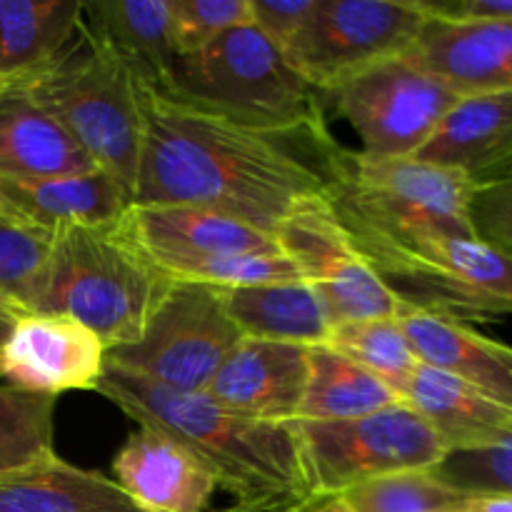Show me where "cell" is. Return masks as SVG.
<instances>
[{
  "label": "cell",
  "mask_w": 512,
  "mask_h": 512,
  "mask_svg": "<svg viewBox=\"0 0 512 512\" xmlns=\"http://www.w3.org/2000/svg\"><path fill=\"white\" fill-rule=\"evenodd\" d=\"M425 20L420 0H318L283 55L325 95L375 63L408 53Z\"/></svg>",
  "instance_id": "10"
},
{
  "label": "cell",
  "mask_w": 512,
  "mask_h": 512,
  "mask_svg": "<svg viewBox=\"0 0 512 512\" xmlns=\"http://www.w3.org/2000/svg\"><path fill=\"white\" fill-rule=\"evenodd\" d=\"M433 473L468 495H512V425L478 448L450 450Z\"/></svg>",
  "instance_id": "32"
},
{
  "label": "cell",
  "mask_w": 512,
  "mask_h": 512,
  "mask_svg": "<svg viewBox=\"0 0 512 512\" xmlns=\"http://www.w3.org/2000/svg\"><path fill=\"white\" fill-rule=\"evenodd\" d=\"M318 0H248L250 23L285 53Z\"/></svg>",
  "instance_id": "35"
},
{
  "label": "cell",
  "mask_w": 512,
  "mask_h": 512,
  "mask_svg": "<svg viewBox=\"0 0 512 512\" xmlns=\"http://www.w3.org/2000/svg\"><path fill=\"white\" fill-rule=\"evenodd\" d=\"M220 295L243 338L310 348L325 345L333 333L328 310L303 280L255 288H220Z\"/></svg>",
  "instance_id": "25"
},
{
  "label": "cell",
  "mask_w": 512,
  "mask_h": 512,
  "mask_svg": "<svg viewBox=\"0 0 512 512\" xmlns=\"http://www.w3.org/2000/svg\"><path fill=\"white\" fill-rule=\"evenodd\" d=\"M408 58L458 95L510 90L512 23L428 15Z\"/></svg>",
  "instance_id": "18"
},
{
  "label": "cell",
  "mask_w": 512,
  "mask_h": 512,
  "mask_svg": "<svg viewBox=\"0 0 512 512\" xmlns=\"http://www.w3.org/2000/svg\"><path fill=\"white\" fill-rule=\"evenodd\" d=\"M108 348L103 340L63 315L28 313L13 320L0 345V380L25 393L55 395L98 388Z\"/></svg>",
  "instance_id": "14"
},
{
  "label": "cell",
  "mask_w": 512,
  "mask_h": 512,
  "mask_svg": "<svg viewBox=\"0 0 512 512\" xmlns=\"http://www.w3.org/2000/svg\"><path fill=\"white\" fill-rule=\"evenodd\" d=\"M118 223L55 230L35 305V313L85 325L108 350L135 343L173 285Z\"/></svg>",
  "instance_id": "3"
},
{
  "label": "cell",
  "mask_w": 512,
  "mask_h": 512,
  "mask_svg": "<svg viewBox=\"0 0 512 512\" xmlns=\"http://www.w3.org/2000/svg\"><path fill=\"white\" fill-rule=\"evenodd\" d=\"M55 398L0 383V475L55 455Z\"/></svg>",
  "instance_id": "29"
},
{
  "label": "cell",
  "mask_w": 512,
  "mask_h": 512,
  "mask_svg": "<svg viewBox=\"0 0 512 512\" xmlns=\"http://www.w3.org/2000/svg\"><path fill=\"white\" fill-rule=\"evenodd\" d=\"M130 205L128 190L100 170L48 178L0 175V218L45 238L65 225L118 223Z\"/></svg>",
  "instance_id": "17"
},
{
  "label": "cell",
  "mask_w": 512,
  "mask_h": 512,
  "mask_svg": "<svg viewBox=\"0 0 512 512\" xmlns=\"http://www.w3.org/2000/svg\"><path fill=\"white\" fill-rule=\"evenodd\" d=\"M400 400L443 438L448 453L485 445L512 425V410L423 363L400 388Z\"/></svg>",
  "instance_id": "23"
},
{
  "label": "cell",
  "mask_w": 512,
  "mask_h": 512,
  "mask_svg": "<svg viewBox=\"0 0 512 512\" xmlns=\"http://www.w3.org/2000/svg\"><path fill=\"white\" fill-rule=\"evenodd\" d=\"M83 0H0V73L25 75L58 60L83 30Z\"/></svg>",
  "instance_id": "26"
},
{
  "label": "cell",
  "mask_w": 512,
  "mask_h": 512,
  "mask_svg": "<svg viewBox=\"0 0 512 512\" xmlns=\"http://www.w3.org/2000/svg\"><path fill=\"white\" fill-rule=\"evenodd\" d=\"M473 190V180L455 170L415 158H373L340 145L323 198L345 228L380 238H478L470 220Z\"/></svg>",
  "instance_id": "6"
},
{
  "label": "cell",
  "mask_w": 512,
  "mask_h": 512,
  "mask_svg": "<svg viewBox=\"0 0 512 512\" xmlns=\"http://www.w3.org/2000/svg\"><path fill=\"white\" fill-rule=\"evenodd\" d=\"M273 238L300 280L315 290L333 325L398 318L400 300L365 263L323 195L290 210Z\"/></svg>",
  "instance_id": "12"
},
{
  "label": "cell",
  "mask_w": 512,
  "mask_h": 512,
  "mask_svg": "<svg viewBox=\"0 0 512 512\" xmlns=\"http://www.w3.org/2000/svg\"><path fill=\"white\" fill-rule=\"evenodd\" d=\"M95 393L138 428L158 430L195 455L243 512H295L308 503L293 428L243 418L205 393H173L105 363Z\"/></svg>",
  "instance_id": "2"
},
{
  "label": "cell",
  "mask_w": 512,
  "mask_h": 512,
  "mask_svg": "<svg viewBox=\"0 0 512 512\" xmlns=\"http://www.w3.org/2000/svg\"><path fill=\"white\" fill-rule=\"evenodd\" d=\"M118 225L155 268L185 283L235 255L278 250L273 235L198 205H130Z\"/></svg>",
  "instance_id": "13"
},
{
  "label": "cell",
  "mask_w": 512,
  "mask_h": 512,
  "mask_svg": "<svg viewBox=\"0 0 512 512\" xmlns=\"http://www.w3.org/2000/svg\"><path fill=\"white\" fill-rule=\"evenodd\" d=\"M400 395L385 380L365 370L355 360L345 358L330 345L308 348V380L298 420L310 423H343L365 418L393 405Z\"/></svg>",
  "instance_id": "27"
},
{
  "label": "cell",
  "mask_w": 512,
  "mask_h": 512,
  "mask_svg": "<svg viewBox=\"0 0 512 512\" xmlns=\"http://www.w3.org/2000/svg\"><path fill=\"white\" fill-rule=\"evenodd\" d=\"M423 365L473 385L485 398L512 410V348L450 315L400 305L395 318Z\"/></svg>",
  "instance_id": "20"
},
{
  "label": "cell",
  "mask_w": 512,
  "mask_h": 512,
  "mask_svg": "<svg viewBox=\"0 0 512 512\" xmlns=\"http://www.w3.org/2000/svg\"><path fill=\"white\" fill-rule=\"evenodd\" d=\"M305 380V345L243 338L210 380L205 395L243 418L288 425L298 420Z\"/></svg>",
  "instance_id": "15"
},
{
  "label": "cell",
  "mask_w": 512,
  "mask_h": 512,
  "mask_svg": "<svg viewBox=\"0 0 512 512\" xmlns=\"http://www.w3.org/2000/svg\"><path fill=\"white\" fill-rule=\"evenodd\" d=\"M468 512H512V495H473Z\"/></svg>",
  "instance_id": "37"
},
{
  "label": "cell",
  "mask_w": 512,
  "mask_h": 512,
  "mask_svg": "<svg viewBox=\"0 0 512 512\" xmlns=\"http://www.w3.org/2000/svg\"><path fill=\"white\" fill-rule=\"evenodd\" d=\"M240 343L220 288L173 280L143 335L110 348L105 363L173 393H205Z\"/></svg>",
  "instance_id": "9"
},
{
  "label": "cell",
  "mask_w": 512,
  "mask_h": 512,
  "mask_svg": "<svg viewBox=\"0 0 512 512\" xmlns=\"http://www.w3.org/2000/svg\"><path fill=\"white\" fill-rule=\"evenodd\" d=\"M470 220L480 240L512 253V170L475 185Z\"/></svg>",
  "instance_id": "34"
},
{
  "label": "cell",
  "mask_w": 512,
  "mask_h": 512,
  "mask_svg": "<svg viewBox=\"0 0 512 512\" xmlns=\"http://www.w3.org/2000/svg\"><path fill=\"white\" fill-rule=\"evenodd\" d=\"M10 328H13V318H8V315L0 313V345H3L5 338H8Z\"/></svg>",
  "instance_id": "39"
},
{
  "label": "cell",
  "mask_w": 512,
  "mask_h": 512,
  "mask_svg": "<svg viewBox=\"0 0 512 512\" xmlns=\"http://www.w3.org/2000/svg\"><path fill=\"white\" fill-rule=\"evenodd\" d=\"M163 93L220 118L263 130L325 125L323 95L253 23L228 30L193 55H180Z\"/></svg>",
  "instance_id": "5"
},
{
  "label": "cell",
  "mask_w": 512,
  "mask_h": 512,
  "mask_svg": "<svg viewBox=\"0 0 512 512\" xmlns=\"http://www.w3.org/2000/svg\"><path fill=\"white\" fill-rule=\"evenodd\" d=\"M460 95L408 53L375 63L323 95L373 158H413Z\"/></svg>",
  "instance_id": "11"
},
{
  "label": "cell",
  "mask_w": 512,
  "mask_h": 512,
  "mask_svg": "<svg viewBox=\"0 0 512 512\" xmlns=\"http://www.w3.org/2000/svg\"><path fill=\"white\" fill-rule=\"evenodd\" d=\"M83 18L138 83L150 88L168 83L178 60L170 35V0H88Z\"/></svg>",
  "instance_id": "22"
},
{
  "label": "cell",
  "mask_w": 512,
  "mask_h": 512,
  "mask_svg": "<svg viewBox=\"0 0 512 512\" xmlns=\"http://www.w3.org/2000/svg\"><path fill=\"white\" fill-rule=\"evenodd\" d=\"M290 428L313 498L403 470H433L448 455L443 438L405 403L343 423L293 420Z\"/></svg>",
  "instance_id": "8"
},
{
  "label": "cell",
  "mask_w": 512,
  "mask_h": 512,
  "mask_svg": "<svg viewBox=\"0 0 512 512\" xmlns=\"http://www.w3.org/2000/svg\"><path fill=\"white\" fill-rule=\"evenodd\" d=\"M50 118L83 150L95 170L133 198L143 148L140 85L128 65L88 30L45 68L23 75Z\"/></svg>",
  "instance_id": "4"
},
{
  "label": "cell",
  "mask_w": 512,
  "mask_h": 512,
  "mask_svg": "<svg viewBox=\"0 0 512 512\" xmlns=\"http://www.w3.org/2000/svg\"><path fill=\"white\" fill-rule=\"evenodd\" d=\"M325 345L378 375L398 395L405 380L420 365L418 355L413 353L403 328L395 318L355 320V323L333 325V333Z\"/></svg>",
  "instance_id": "30"
},
{
  "label": "cell",
  "mask_w": 512,
  "mask_h": 512,
  "mask_svg": "<svg viewBox=\"0 0 512 512\" xmlns=\"http://www.w3.org/2000/svg\"><path fill=\"white\" fill-rule=\"evenodd\" d=\"M420 5L438 18L512 23V0H420Z\"/></svg>",
  "instance_id": "36"
},
{
  "label": "cell",
  "mask_w": 512,
  "mask_h": 512,
  "mask_svg": "<svg viewBox=\"0 0 512 512\" xmlns=\"http://www.w3.org/2000/svg\"><path fill=\"white\" fill-rule=\"evenodd\" d=\"M295 512H353L340 495H315Z\"/></svg>",
  "instance_id": "38"
},
{
  "label": "cell",
  "mask_w": 512,
  "mask_h": 512,
  "mask_svg": "<svg viewBox=\"0 0 512 512\" xmlns=\"http://www.w3.org/2000/svg\"><path fill=\"white\" fill-rule=\"evenodd\" d=\"M0 512H148L113 478L75 468L58 453L0 475Z\"/></svg>",
  "instance_id": "24"
},
{
  "label": "cell",
  "mask_w": 512,
  "mask_h": 512,
  "mask_svg": "<svg viewBox=\"0 0 512 512\" xmlns=\"http://www.w3.org/2000/svg\"><path fill=\"white\" fill-rule=\"evenodd\" d=\"M95 170L40 105L23 75L0 73V175L48 178Z\"/></svg>",
  "instance_id": "21"
},
{
  "label": "cell",
  "mask_w": 512,
  "mask_h": 512,
  "mask_svg": "<svg viewBox=\"0 0 512 512\" xmlns=\"http://www.w3.org/2000/svg\"><path fill=\"white\" fill-rule=\"evenodd\" d=\"M113 480L148 512H243L233 505L213 510L215 475L190 450L150 428L128 435L113 458Z\"/></svg>",
  "instance_id": "16"
},
{
  "label": "cell",
  "mask_w": 512,
  "mask_h": 512,
  "mask_svg": "<svg viewBox=\"0 0 512 512\" xmlns=\"http://www.w3.org/2000/svg\"><path fill=\"white\" fill-rule=\"evenodd\" d=\"M415 160L488 183L512 170V88L460 95Z\"/></svg>",
  "instance_id": "19"
},
{
  "label": "cell",
  "mask_w": 512,
  "mask_h": 512,
  "mask_svg": "<svg viewBox=\"0 0 512 512\" xmlns=\"http://www.w3.org/2000/svg\"><path fill=\"white\" fill-rule=\"evenodd\" d=\"M48 248L50 238L0 218V313L13 320L35 313Z\"/></svg>",
  "instance_id": "31"
},
{
  "label": "cell",
  "mask_w": 512,
  "mask_h": 512,
  "mask_svg": "<svg viewBox=\"0 0 512 512\" xmlns=\"http://www.w3.org/2000/svg\"><path fill=\"white\" fill-rule=\"evenodd\" d=\"M345 230L400 305L460 320L512 315V253L508 250L463 235L393 240Z\"/></svg>",
  "instance_id": "7"
},
{
  "label": "cell",
  "mask_w": 512,
  "mask_h": 512,
  "mask_svg": "<svg viewBox=\"0 0 512 512\" xmlns=\"http://www.w3.org/2000/svg\"><path fill=\"white\" fill-rule=\"evenodd\" d=\"M140 85L143 148L133 205H198L275 235L323 195L340 145L328 125L263 130Z\"/></svg>",
  "instance_id": "1"
},
{
  "label": "cell",
  "mask_w": 512,
  "mask_h": 512,
  "mask_svg": "<svg viewBox=\"0 0 512 512\" xmlns=\"http://www.w3.org/2000/svg\"><path fill=\"white\" fill-rule=\"evenodd\" d=\"M243 23H250L248 0H170V35L178 58L208 48Z\"/></svg>",
  "instance_id": "33"
},
{
  "label": "cell",
  "mask_w": 512,
  "mask_h": 512,
  "mask_svg": "<svg viewBox=\"0 0 512 512\" xmlns=\"http://www.w3.org/2000/svg\"><path fill=\"white\" fill-rule=\"evenodd\" d=\"M353 512H468L473 495L460 493L433 470H403L340 493Z\"/></svg>",
  "instance_id": "28"
}]
</instances>
